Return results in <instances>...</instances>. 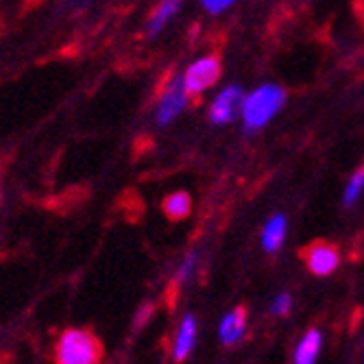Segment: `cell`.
<instances>
[{
  "mask_svg": "<svg viewBox=\"0 0 364 364\" xmlns=\"http://www.w3.org/2000/svg\"><path fill=\"white\" fill-rule=\"evenodd\" d=\"M220 77V61L218 57H203L194 61L188 73L183 75L186 87L190 94H201L203 90L212 87Z\"/></svg>",
  "mask_w": 364,
  "mask_h": 364,
  "instance_id": "5",
  "label": "cell"
},
{
  "mask_svg": "<svg viewBox=\"0 0 364 364\" xmlns=\"http://www.w3.org/2000/svg\"><path fill=\"white\" fill-rule=\"evenodd\" d=\"M101 355L98 341L83 329H65L57 341V362L61 364H94Z\"/></svg>",
  "mask_w": 364,
  "mask_h": 364,
  "instance_id": "2",
  "label": "cell"
},
{
  "mask_svg": "<svg viewBox=\"0 0 364 364\" xmlns=\"http://www.w3.org/2000/svg\"><path fill=\"white\" fill-rule=\"evenodd\" d=\"M87 5V0H68V5H65V7H68V9H83Z\"/></svg>",
  "mask_w": 364,
  "mask_h": 364,
  "instance_id": "18",
  "label": "cell"
},
{
  "mask_svg": "<svg viewBox=\"0 0 364 364\" xmlns=\"http://www.w3.org/2000/svg\"><path fill=\"white\" fill-rule=\"evenodd\" d=\"M188 87L183 77H175L171 79V83L164 90L159 103H157V122L159 124H168L171 120H175L188 105Z\"/></svg>",
  "mask_w": 364,
  "mask_h": 364,
  "instance_id": "3",
  "label": "cell"
},
{
  "mask_svg": "<svg viewBox=\"0 0 364 364\" xmlns=\"http://www.w3.org/2000/svg\"><path fill=\"white\" fill-rule=\"evenodd\" d=\"M245 332H247V310L245 308H234L220 321L218 334H220L223 345H236L245 336Z\"/></svg>",
  "mask_w": 364,
  "mask_h": 364,
  "instance_id": "7",
  "label": "cell"
},
{
  "mask_svg": "<svg viewBox=\"0 0 364 364\" xmlns=\"http://www.w3.org/2000/svg\"><path fill=\"white\" fill-rule=\"evenodd\" d=\"M196 262H198V253L196 251H192V253H188L186 257H183V262H181V267H179V271H177V284H183V282H188L190 279V275L194 273V269H196Z\"/></svg>",
  "mask_w": 364,
  "mask_h": 364,
  "instance_id": "14",
  "label": "cell"
},
{
  "mask_svg": "<svg viewBox=\"0 0 364 364\" xmlns=\"http://www.w3.org/2000/svg\"><path fill=\"white\" fill-rule=\"evenodd\" d=\"M194 343H196V321L192 314H188L181 325H179V334H177V341H175V349H173V355L177 362L186 360L192 349H194Z\"/></svg>",
  "mask_w": 364,
  "mask_h": 364,
  "instance_id": "9",
  "label": "cell"
},
{
  "mask_svg": "<svg viewBox=\"0 0 364 364\" xmlns=\"http://www.w3.org/2000/svg\"><path fill=\"white\" fill-rule=\"evenodd\" d=\"M242 103H245V92L240 85H229L225 87L210 107V122L212 124H227L236 120L238 114H242Z\"/></svg>",
  "mask_w": 364,
  "mask_h": 364,
  "instance_id": "4",
  "label": "cell"
},
{
  "mask_svg": "<svg viewBox=\"0 0 364 364\" xmlns=\"http://www.w3.org/2000/svg\"><path fill=\"white\" fill-rule=\"evenodd\" d=\"M284 103H286V92H284V87H279L275 83L259 85L249 96H245L242 122H245L247 134L259 131L264 124H267L284 107Z\"/></svg>",
  "mask_w": 364,
  "mask_h": 364,
  "instance_id": "1",
  "label": "cell"
},
{
  "mask_svg": "<svg viewBox=\"0 0 364 364\" xmlns=\"http://www.w3.org/2000/svg\"><path fill=\"white\" fill-rule=\"evenodd\" d=\"M181 5H183V0H161V3L157 5V9L153 11V16L149 18L146 36L155 38L157 33H161V28L168 24V20H173V16H177Z\"/></svg>",
  "mask_w": 364,
  "mask_h": 364,
  "instance_id": "8",
  "label": "cell"
},
{
  "mask_svg": "<svg viewBox=\"0 0 364 364\" xmlns=\"http://www.w3.org/2000/svg\"><path fill=\"white\" fill-rule=\"evenodd\" d=\"M0 194H3V183H0Z\"/></svg>",
  "mask_w": 364,
  "mask_h": 364,
  "instance_id": "19",
  "label": "cell"
},
{
  "mask_svg": "<svg viewBox=\"0 0 364 364\" xmlns=\"http://www.w3.org/2000/svg\"><path fill=\"white\" fill-rule=\"evenodd\" d=\"M321 351V334L316 329H310V332L301 338V343L296 345L294 351V362L296 364H312L318 358Z\"/></svg>",
  "mask_w": 364,
  "mask_h": 364,
  "instance_id": "11",
  "label": "cell"
},
{
  "mask_svg": "<svg viewBox=\"0 0 364 364\" xmlns=\"http://www.w3.org/2000/svg\"><path fill=\"white\" fill-rule=\"evenodd\" d=\"M236 0H201V5H203V9L205 11H210V14H223L225 9H229L231 5H234Z\"/></svg>",
  "mask_w": 364,
  "mask_h": 364,
  "instance_id": "16",
  "label": "cell"
},
{
  "mask_svg": "<svg viewBox=\"0 0 364 364\" xmlns=\"http://www.w3.org/2000/svg\"><path fill=\"white\" fill-rule=\"evenodd\" d=\"M151 312H153V308H151L149 304H146V306H142V308L138 310V314H136V327H142V325L149 321Z\"/></svg>",
  "mask_w": 364,
  "mask_h": 364,
  "instance_id": "17",
  "label": "cell"
},
{
  "mask_svg": "<svg viewBox=\"0 0 364 364\" xmlns=\"http://www.w3.org/2000/svg\"><path fill=\"white\" fill-rule=\"evenodd\" d=\"M192 210V198L188 192H175L164 201V212L171 220H181L190 214Z\"/></svg>",
  "mask_w": 364,
  "mask_h": 364,
  "instance_id": "12",
  "label": "cell"
},
{
  "mask_svg": "<svg viewBox=\"0 0 364 364\" xmlns=\"http://www.w3.org/2000/svg\"><path fill=\"white\" fill-rule=\"evenodd\" d=\"M308 269L318 275L325 277L329 273H334L338 267V251L332 245H314L308 251Z\"/></svg>",
  "mask_w": 364,
  "mask_h": 364,
  "instance_id": "6",
  "label": "cell"
},
{
  "mask_svg": "<svg viewBox=\"0 0 364 364\" xmlns=\"http://www.w3.org/2000/svg\"><path fill=\"white\" fill-rule=\"evenodd\" d=\"M290 308H292V299H290V294L284 292V294L275 296V301L271 306V314L273 316H286L290 312Z\"/></svg>",
  "mask_w": 364,
  "mask_h": 364,
  "instance_id": "15",
  "label": "cell"
},
{
  "mask_svg": "<svg viewBox=\"0 0 364 364\" xmlns=\"http://www.w3.org/2000/svg\"><path fill=\"white\" fill-rule=\"evenodd\" d=\"M362 188H364V168L355 171L353 177L349 179V183H347V188H345L343 203H345V205H353V203L358 201V196H360Z\"/></svg>",
  "mask_w": 364,
  "mask_h": 364,
  "instance_id": "13",
  "label": "cell"
},
{
  "mask_svg": "<svg viewBox=\"0 0 364 364\" xmlns=\"http://www.w3.org/2000/svg\"><path fill=\"white\" fill-rule=\"evenodd\" d=\"M284 238H286V218L282 214H277L267 225H264V231H262V247H264V251H269V253L279 251Z\"/></svg>",
  "mask_w": 364,
  "mask_h": 364,
  "instance_id": "10",
  "label": "cell"
}]
</instances>
